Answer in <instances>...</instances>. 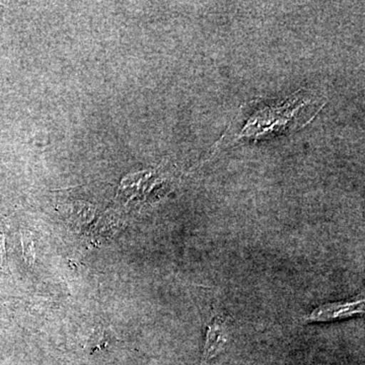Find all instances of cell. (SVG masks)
I'll use <instances>...</instances> for the list:
<instances>
[{"label": "cell", "instance_id": "6da1fadb", "mask_svg": "<svg viewBox=\"0 0 365 365\" xmlns=\"http://www.w3.org/2000/svg\"><path fill=\"white\" fill-rule=\"evenodd\" d=\"M324 103L322 98L302 90L280 103L250 105L254 111L249 113V118L245 117L242 128L225 141L230 144L245 139L256 141L297 130L313 119Z\"/></svg>", "mask_w": 365, "mask_h": 365}, {"label": "cell", "instance_id": "277c9868", "mask_svg": "<svg viewBox=\"0 0 365 365\" xmlns=\"http://www.w3.org/2000/svg\"><path fill=\"white\" fill-rule=\"evenodd\" d=\"M23 248L24 256L29 265H33L35 260V249H34V242L29 235L23 234Z\"/></svg>", "mask_w": 365, "mask_h": 365}, {"label": "cell", "instance_id": "3957f363", "mask_svg": "<svg viewBox=\"0 0 365 365\" xmlns=\"http://www.w3.org/2000/svg\"><path fill=\"white\" fill-rule=\"evenodd\" d=\"M225 342H227V335H225V323L220 317H216L213 319L212 323L208 326L202 365L215 357L218 352L222 351Z\"/></svg>", "mask_w": 365, "mask_h": 365}, {"label": "cell", "instance_id": "7a4b0ae2", "mask_svg": "<svg viewBox=\"0 0 365 365\" xmlns=\"http://www.w3.org/2000/svg\"><path fill=\"white\" fill-rule=\"evenodd\" d=\"M364 312V299H359L354 302H340L334 304H322L314 309L307 319L314 323L338 321L350 318L355 314H361Z\"/></svg>", "mask_w": 365, "mask_h": 365}]
</instances>
